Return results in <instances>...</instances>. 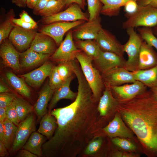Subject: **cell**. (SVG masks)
<instances>
[{
  "instance_id": "obj_54",
  "label": "cell",
  "mask_w": 157,
  "mask_h": 157,
  "mask_svg": "<svg viewBox=\"0 0 157 157\" xmlns=\"http://www.w3.org/2000/svg\"><path fill=\"white\" fill-rule=\"evenodd\" d=\"M6 118V108L0 107V122H3Z\"/></svg>"
},
{
  "instance_id": "obj_48",
  "label": "cell",
  "mask_w": 157,
  "mask_h": 157,
  "mask_svg": "<svg viewBox=\"0 0 157 157\" xmlns=\"http://www.w3.org/2000/svg\"><path fill=\"white\" fill-rule=\"evenodd\" d=\"M17 152L16 156L17 157H37L38 156L32 153L30 151L22 149L19 150Z\"/></svg>"
},
{
  "instance_id": "obj_7",
  "label": "cell",
  "mask_w": 157,
  "mask_h": 157,
  "mask_svg": "<svg viewBox=\"0 0 157 157\" xmlns=\"http://www.w3.org/2000/svg\"><path fill=\"white\" fill-rule=\"evenodd\" d=\"M80 50L74 43L71 29L67 32L64 40L50 58L52 60L59 63L71 61L76 59V55Z\"/></svg>"
},
{
  "instance_id": "obj_30",
  "label": "cell",
  "mask_w": 157,
  "mask_h": 157,
  "mask_svg": "<svg viewBox=\"0 0 157 157\" xmlns=\"http://www.w3.org/2000/svg\"><path fill=\"white\" fill-rule=\"evenodd\" d=\"M103 4L100 14L110 17L119 15L121 8L131 0H100Z\"/></svg>"
},
{
  "instance_id": "obj_45",
  "label": "cell",
  "mask_w": 157,
  "mask_h": 157,
  "mask_svg": "<svg viewBox=\"0 0 157 157\" xmlns=\"http://www.w3.org/2000/svg\"><path fill=\"white\" fill-rule=\"evenodd\" d=\"M75 3L78 4L82 10H84L85 7L86 5L85 0H66V7L69 6L73 3Z\"/></svg>"
},
{
  "instance_id": "obj_20",
  "label": "cell",
  "mask_w": 157,
  "mask_h": 157,
  "mask_svg": "<svg viewBox=\"0 0 157 157\" xmlns=\"http://www.w3.org/2000/svg\"><path fill=\"white\" fill-rule=\"evenodd\" d=\"M103 131L111 137L132 138L130 130L125 125L119 114H116L113 119L103 129Z\"/></svg>"
},
{
  "instance_id": "obj_9",
  "label": "cell",
  "mask_w": 157,
  "mask_h": 157,
  "mask_svg": "<svg viewBox=\"0 0 157 157\" xmlns=\"http://www.w3.org/2000/svg\"><path fill=\"white\" fill-rule=\"evenodd\" d=\"M101 74L105 86L110 87L131 83L136 81L133 72L124 67H114L102 72Z\"/></svg>"
},
{
  "instance_id": "obj_57",
  "label": "cell",
  "mask_w": 157,
  "mask_h": 157,
  "mask_svg": "<svg viewBox=\"0 0 157 157\" xmlns=\"http://www.w3.org/2000/svg\"><path fill=\"white\" fill-rule=\"evenodd\" d=\"M152 28L154 34L157 37V24L156 25Z\"/></svg>"
},
{
  "instance_id": "obj_8",
  "label": "cell",
  "mask_w": 157,
  "mask_h": 157,
  "mask_svg": "<svg viewBox=\"0 0 157 157\" xmlns=\"http://www.w3.org/2000/svg\"><path fill=\"white\" fill-rule=\"evenodd\" d=\"M77 4L74 3L64 10L56 14L43 17L42 22L46 25L58 22H74L79 20L89 21V15L82 10Z\"/></svg>"
},
{
  "instance_id": "obj_41",
  "label": "cell",
  "mask_w": 157,
  "mask_h": 157,
  "mask_svg": "<svg viewBox=\"0 0 157 157\" xmlns=\"http://www.w3.org/2000/svg\"><path fill=\"white\" fill-rule=\"evenodd\" d=\"M16 97L12 92L0 93V107L6 108L11 104Z\"/></svg>"
},
{
  "instance_id": "obj_43",
  "label": "cell",
  "mask_w": 157,
  "mask_h": 157,
  "mask_svg": "<svg viewBox=\"0 0 157 157\" xmlns=\"http://www.w3.org/2000/svg\"><path fill=\"white\" fill-rule=\"evenodd\" d=\"M138 7L137 0H131L128 1L124 6L125 16L126 17L135 13Z\"/></svg>"
},
{
  "instance_id": "obj_47",
  "label": "cell",
  "mask_w": 157,
  "mask_h": 157,
  "mask_svg": "<svg viewBox=\"0 0 157 157\" xmlns=\"http://www.w3.org/2000/svg\"><path fill=\"white\" fill-rule=\"evenodd\" d=\"M139 6L149 5L157 7V0H137Z\"/></svg>"
},
{
  "instance_id": "obj_2",
  "label": "cell",
  "mask_w": 157,
  "mask_h": 157,
  "mask_svg": "<svg viewBox=\"0 0 157 157\" xmlns=\"http://www.w3.org/2000/svg\"><path fill=\"white\" fill-rule=\"evenodd\" d=\"M116 109L150 154L157 155V99L150 90L118 101Z\"/></svg>"
},
{
  "instance_id": "obj_32",
  "label": "cell",
  "mask_w": 157,
  "mask_h": 157,
  "mask_svg": "<svg viewBox=\"0 0 157 157\" xmlns=\"http://www.w3.org/2000/svg\"><path fill=\"white\" fill-rule=\"evenodd\" d=\"M66 0H51L44 8L37 14L43 17H46L57 14L62 11L66 7Z\"/></svg>"
},
{
  "instance_id": "obj_36",
  "label": "cell",
  "mask_w": 157,
  "mask_h": 157,
  "mask_svg": "<svg viewBox=\"0 0 157 157\" xmlns=\"http://www.w3.org/2000/svg\"><path fill=\"white\" fill-rule=\"evenodd\" d=\"M72 61L60 63L56 66L59 76L64 82L74 74Z\"/></svg>"
},
{
  "instance_id": "obj_51",
  "label": "cell",
  "mask_w": 157,
  "mask_h": 157,
  "mask_svg": "<svg viewBox=\"0 0 157 157\" xmlns=\"http://www.w3.org/2000/svg\"><path fill=\"white\" fill-rule=\"evenodd\" d=\"M0 141L5 142V129L3 122H0Z\"/></svg>"
},
{
  "instance_id": "obj_14",
  "label": "cell",
  "mask_w": 157,
  "mask_h": 157,
  "mask_svg": "<svg viewBox=\"0 0 157 157\" xmlns=\"http://www.w3.org/2000/svg\"><path fill=\"white\" fill-rule=\"evenodd\" d=\"M147 88L141 82H135L121 85L110 87L113 93L118 101L127 100L132 99L147 90Z\"/></svg>"
},
{
  "instance_id": "obj_28",
  "label": "cell",
  "mask_w": 157,
  "mask_h": 157,
  "mask_svg": "<svg viewBox=\"0 0 157 157\" xmlns=\"http://www.w3.org/2000/svg\"><path fill=\"white\" fill-rule=\"evenodd\" d=\"M5 76L11 86L16 92L24 97L27 98L30 97V90L22 78L17 76L10 71L6 72Z\"/></svg>"
},
{
  "instance_id": "obj_34",
  "label": "cell",
  "mask_w": 157,
  "mask_h": 157,
  "mask_svg": "<svg viewBox=\"0 0 157 157\" xmlns=\"http://www.w3.org/2000/svg\"><path fill=\"white\" fill-rule=\"evenodd\" d=\"M15 14L13 9L10 10L0 25V43L9 36L15 26L13 22Z\"/></svg>"
},
{
  "instance_id": "obj_40",
  "label": "cell",
  "mask_w": 157,
  "mask_h": 157,
  "mask_svg": "<svg viewBox=\"0 0 157 157\" xmlns=\"http://www.w3.org/2000/svg\"><path fill=\"white\" fill-rule=\"evenodd\" d=\"M112 141L116 145L124 150H133L136 148L134 144L124 138L115 137L112 139Z\"/></svg>"
},
{
  "instance_id": "obj_18",
  "label": "cell",
  "mask_w": 157,
  "mask_h": 157,
  "mask_svg": "<svg viewBox=\"0 0 157 157\" xmlns=\"http://www.w3.org/2000/svg\"><path fill=\"white\" fill-rule=\"evenodd\" d=\"M56 43L49 36L37 33L29 48L37 52L51 55L56 51Z\"/></svg>"
},
{
  "instance_id": "obj_1",
  "label": "cell",
  "mask_w": 157,
  "mask_h": 157,
  "mask_svg": "<svg viewBox=\"0 0 157 157\" xmlns=\"http://www.w3.org/2000/svg\"><path fill=\"white\" fill-rule=\"evenodd\" d=\"M78 81L76 97L70 104L51 111L57 126L42 146V156L75 157L94 137L99 129L97 102L82 71H74Z\"/></svg>"
},
{
  "instance_id": "obj_25",
  "label": "cell",
  "mask_w": 157,
  "mask_h": 157,
  "mask_svg": "<svg viewBox=\"0 0 157 157\" xmlns=\"http://www.w3.org/2000/svg\"><path fill=\"white\" fill-rule=\"evenodd\" d=\"M136 80L150 88L157 86V65L149 69L132 72Z\"/></svg>"
},
{
  "instance_id": "obj_11",
  "label": "cell",
  "mask_w": 157,
  "mask_h": 157,
  "mask_svg": "<svg viewBox=\"0 0 157 157\" xmlns=\"http://www.w3.org/2000/svg\"><path fill=\"white\" fill-rule=\"evenodd\" d=\"M100 17L92 21H86L72 29L73 39L95 40L102 28Z\"/></svg>"
},
{
  "instance_id": "obj_55",
  "label": "cell",
  "mask_w": 157,
  "mask_h": 157,
  "mask_svg": "<svg viewBox=\"0 0 157 157\" xmlns=\"http://www.w3.org/2000/svg\"><path fill=\"white\" fill-rule=\"evenodd\" d=\"M11 91L7 86L4 84L2 82L0 83V93L11 92Z\"/></svg>"
},
{
  "instance_id": "obj_33",
  "label": "cell",
  "mask_w": 157,
  "mask_h": 157,
  "mask_svg": "<svg viewBox=\"0 0 157 157\" xmlns=\"http://www.w3.org/2000/svg\"><path fill=\"white\" fill-rule=\"evenodd\" d=\"M3 124L5 129L4 144L10 151L15 138L17 126L7 118L3 122Z\"/></svg>"
},
{
  "instance_id": "obj_29",
  "label": "cell",
  "mask_w": 157,
  "mask_h": 157,
  "mask_svg": "<svg viewBox=\"0 0 157 157\" xmlns=\"http://www.w3.org/2000/svg\"><path fill=\"white\" fill-rule=\"evenodd\" d=\"M74 41L78 49L91 57L93 60L99 57L101 50L95 40H75Z\"/></svg>"
},
{
  "instance_id": "obj_31",
  "label": "cell",
  "mask_w": 157,
  "mask_h": 157,
  "mask_svg": "<svg viewBox=\"0 0 157 157\" xmlns=\"http://www.w3.org/2000/svg\"><path fill=\"white\" fill-rule=\"evenodd\" d=\"M12 104L16 110L20 122L34 111L33 106L21 97L17 96Z\"/></svg>"
},
{
  "instance_id": "obj_12",
  "label": "cell",
  "mask_w": 157,
  "mask_h": 157,
  "mask_svg": "<svg viewBox=\"0 0 157 157\" xmlns=\"http://www.w3.org/2000/svg\"><path fill=\"white\" fill-rule=\"evenodd\" d=\"M95 40L101 51L113 52L124 57L123 45L108 31L102 28Z\"/></svg>"
},
{
  "instance_id": "obj_38",
  "label": "cell",
  "mask_w": 157,
  "mask_h": 157,
  "mask_svg": "<svg viewBox=\"0 0 157 157\" xmlns=\"http://www.w3.org/2000/svg\"><path fill=\"white\" fill-rule=\"evenodd\" d=\"M103 142L101 137L94 138L86 147L84 153L86 155L93 154L96 152L100 149Z\"/></svg>"
},
{
  "instance_id": "obj_19",
  "label": "cell",
  "mask_w": 157,
  "mask_h": 157,
  "mask_svg": "<svg viewBox=\"0 0 157 157\" xmlns=\"http://www.w3.org/2000/svg\"><path fill=\"white\" fill-rule=\"evenodd\" d=\"M156 65L157 52L144 41L140 50L136 70L148 69Z\"/></svg>"
},
{
  "instance_id": "obj_21",
  "label": "cell",
  "mask_w": 157,
  "mask_h": 157,
  "mask_svg": "<svg viewBox=\"0 0 157 157\" xmlns=\"http://www.w3.org/2000/svg\"><path fill=\"white\" fill-rule=\"evenodd\" d=\"M54 91L48 83L39 92L38 99L33 106L34 111L37 116L38 121L47 112L48 103Z\"/></svg>"
},
{
  "instance_id": "obj_37",
  "label": "cell",
  "mask_w": 157,
  "mask_h": 157,
  "mask_svg": "<svg viewBox=\"0 0 157 157\" xmlns=\"http://www.w3.org/2000/svg\"><path fill=\"white\" fill-rule=\"evenodd\" d=\"M89 21L93 20L99 17L103 6L100 0H87Z\"/></svg>"
},
{
  "instance_id": "obj_26",
  "label": "cell",
  "mask_w": 157,
  "mask_h": 157,
  "mask_svg": "<svg viewBox=\"0 0 157 157\" xmlns=\"http://www.w3.org/2000/svg\"><path fill=\"white\" fill-rule=\"evenodd\" d=\"M47 138L38 132H33L22 149L27 150L36 155L42 156V146Z\"/></svg>"
},
{
  "instance_id": "obj_22",
  "label": "cell",
  "mask_w": 157,
  "mask_h": 157,
  "mask_svg": "<svg viewBox=\"0 0 157 157\" xmlns=\"http://www.w3.org/2000/svg\"><path fill=\"white\" fill-rule=\"evenodd\" d=\"M73 78L72 75L62 85L55 90L49 104L48 111L51 112L59 101L62 99L74 100L77 93L70 89V83Z\"/></svg>"
},
{
  "instance_id": "obj_39",
  "label": "cell",
  "mask_w": 157,
  "mask_h": 157,
  "mask_svg": "<svg viewBox=\"0 0 157 157\" xmlns=\"http://www.w3.org/2000/svg\"><path fill=\"white\" fill-rule=\"evenodd\" d=\"M49 77V83L51 88L54 90L65 82L60 77L57 72L56 66H53Z\"/></svg>"
},
{
  "instance_id": "obj_52",
  "label": "cell",
  "mask_w": 157,
  "mask_h": 157,
  "mask_svg": "<svg viewBox=\"0 0 157 157\" xmlns=\"http://www.w3.org/2000/svg\"><path fill=\"white\" fill-rule=\"evenodd\" d=\"M13 3L19 7H25L26 6L27 0H11Z\"/></svg>"
},
{
  "instance_id": "obj_56",
  "label": "cell",
  "mask_w": 157,
  "mask_h": 157,
  "mask_svg": "<svg viewBox=\"0 0 157 157\" xmlns=\"http://www.w3.org/2000/svg\"><path fill=\"white\" fill-rule=\"evenodd\" d=\"M149 90L155 97L157 99V86L150 88Z\"/></svg>"
},
{
  "instance_id": "obj_10",
  "label": "cell",
  "mask_w": 157,
  "mask_h": 157,
  "mask_svg": "<svg viewBox=\"0 0 157 157\" xmlns=\"http://www.w3.org/2000/svg\"><path fill=\"white\" fill-rule=\"evenodd\" d=\"M85 22L83 20H79L71 22H56L44 26L40 29V32L49 36L57 44L60 45L66 32Z\"/></svg>"
},
{
  "instance_id": "obj_5",
  "label": "cell",
  "mask_w": 157,
  "mask_h": 157,
  "mask_svg": "<svg viewBox=\"0 0 157 157\" xmlns=\"http://www.w3.org/2000/svg\"><path fill=\"white\" fill-rule=\"evenodd\" d=\"M134 29L130 28L126 29L129 38L127 42L123 45L124 51L126 53L128 57L124 67L131 72L137 70L140 50L144 41Z\"/></svg>"
},
{
  "instance_id": "obj_42",
  "label": "cell",
  "mask_w": 157,
  "mask_h": 157,
  "mask_svg": "<svg viewBox=\"0 0 157 157\" xmlns=\"http://www.w3.org/2000/svg\"><path fill=\"white\" fill-rule=\"evenodd\" d=\"M5 108L6 118L17 126L19 123L20 122L17 112L13 104L12 103Z\"/></svg>"
},
{
  "instance_id": "obj_6",
  "label": "cell",
  "mask_w": 157,
  "mask_h": 157,
  "mask_svg": "<svg viewBox=\"0 0 157 157\" xmlns=\"http://www.w3.org/2000/svg\"><path fill=\"white\" fill-rule=\"evenodd\" d=\"M35 119L33 113L29 114L17 126L15 138L10 152L12 154L23 148L32 133L35 131Z\"/></svg>"
},
{
  "instance_id": "obj_53",
  "label": "cell",
  "mask_w": 157,
  "mask_h": 157,
  "mask_svg": "<svg viewBox=\"0 0 157 157\" xmlns=\"http://www.w3.org/2000/svg\"><path fill=\"white\" fill-rule=\"evenodd\" d=\"M38 0H27L26 6L29 8L33 9L35 7Z\"/></svg>"
},
{
  "instance_id": "obj_16",
  "label": "cell",
  "mask_w": 157,
  "mask_h": 157,
  "mask_svg": "<svg viewBox=\"0 0 157 157\" xmlns=\"http://www.w3.org/2000/svg\"><path fill=\"white\" fill-rule=\"evenodd\" d=\"M53 66L49 62H46L39 67L20 76L28 85L34 88L42 85L47 77L49 76Z\"/></svg>"
},
{
  "instance_id": "obj_17",
  "label": "cell",
  "mask_w": 157,
  "mask_h": 157,
  "mask_svg": "<svg viewBox=\"0 0 157 157\" xmlns=\"http://www.w3.org/2000/svg\"><path fill=\"white\" fill-rule=\"evenodd\" d=\"M94 61L102 73L116 67H125L126 61L124 57L113 52L102 51Z\"/></svg>"
},
{
  "instance_id": "obj_46",
  "label": "cell",
  "mask_w": 157,
  "mask_h": 157,
  "mask_svg": "<svg viewBox=\"0 0 157 157\" xmlns=\"http://www.w3.org/2000/svg\"><path fill=\"white\" fill-rule=\"evenodd\" d=\"M50 0H38L35 7L33 9V13H38L39 11L44 8Z\"/></svg>"
},
{
  "instance_id": "obj_35",
  "label": "cell",
  "mask_w": 157,
  "mask_h": 157,
  "mask_svg": "<svg viewBox=\"0 0 157 157\" xmlns=\"http://www.w3.org/2000/svg\"><path fill=\"white\" fill-rule=\"evenodd\" d=\"M138 33L148 45L157 50V37L154 34L152 28L147 27L138 28Z\"/></svg>"
},
{
  "instance_id": "obj_50",
  "label": "cell",
  "mask_w": 157,
  "mask_h": 157,
  "mask_svg": "<svg viewBox=\"0 0 157 157\" xmlns=\"http://www.w3.org/2000/svg\"><path fill=\"white\" fill-rule=\"evenodd\" d=\"M8 149L4 144L0 141V157H4L8 155Z\"/></svg>"
},
{
  "instance_id": "obj_23",
  "label": "cell",
  "mask_w": 157,
  "mask_h": 157,
  "mask_svg": "<svg viewBox=\"0 0 157 157\" xmlns=\"http://www.w3.org/2000/svg\"><path fill=\"white\" fill-rule=\"evenodd\" d=\"M50 55L37 52L29 48L20 53L19 63L21 68H29L37 65L47 60Z\"/></svg>"
},
{
  "instance_id": "obj_49",
  "label": "cell",
  "mask_w": 157,
  "mask_h": 157,
  "mask_svg": "<svg viewBox=\"0 0 157 157\" xmlns=\"http://www.w3.org/2000/svg\"><path fill=\"white\" fill-rule=\"evenodd\" d=\"M19 17L20 19L26 22L34 24H37V23L25 10H23L22 11L19 15Z\"/></svg>"
},
{
  "instance_id": "obj_3",
  "label": "cell",
  "mask_w": 157,
  "mask_h": 157,
  "mask_svg": "<svg viewBox=\"0 0 157 157\" xmlns=\"http://www.w3.org/2000/svg\"><path fill=\"white\" fill-rule=\"evenodd\" d=\"M76 59L79 63L81 70L97 101L101 96L105 85L101 74L92 64L93 59L81 50L77 53Z\"/></svg>"
},
{
  "instance_id": "obj_44",
  "label": "cell",
  "mask_w": 157,
  "mask_h": 157,
  "mask_svg": "<svg viewBox=\"0 0 157 157\" xmlns=\"http://www.w3.org/2000/svg\"><path fill=\"white\" fill-rule=\"evenodd\" d=\"M13 22L15 25L26 29L34 30L38 27L37 24H34L26 22L20 18L16 19L14 18L13 19Z\"/></svg>"
},
{
  "instance_id": "obj_27",
  "label": "cell",
  "mask_w": 157,
  "mask_h": 157,
  "mask_svg": "<svg viewBox=\"0 0 157 157\" xmlns=\"http://www.w3.org/2000/svg\"><path fill=\"white\" fill-rule=\"evenodd\" d=\"M57 126L56 119L51 112L48 111L41 119L38 131L49 140L53 137Z\"/></svg>"
},
{
  "instance_id": "obj_15",
  "label": "cell",
  "mask_w": 157,
  "mask_h": 157,
  "mask_svg": "<svg viewBox=\"0 0 157 157\" xmlns=\"http://www.w3.org/2000/svg\"><path fill=\"white\" fill-rule=\"evenodd\" d=\"M10 41L5 39L1 43L0 56L3 64L17 72L22 69L19 63L20 53L13 46Z\"/></svg>"
},
{
  "instance_id": "obj_24",
  "label": "cell",
  "mask_w": 157,
  "mask_h": 157,
  "mask_svg": "<svg viewBox=\"0 0 157 157\" xmlns=\"http://www.w3.org/2000/svg\"><path fill=\"white\" fill-rule=\"evenodd\" d=\"M118 103V101L113 96L110 87L105 86L97 105L99 116L106 115L112 109L116 108Z\"/></svg>"
},
{
  "instance_id": "obj_13",
  "label": "cell",
  "mask_w": 157,
  "mask_h": 157,
  "mask_svg": "<svg viewBox=\"0 0 157 157\" xmlns=\"http://www.w3.org/2000/svg\"><path fill=\"white\" fill-rule=\"evenodd\" d=\"M37 32L34 30L23 28L15 25L9 36L10 41L19 51L28 49Z\"/></svg>"
},
{
  "instance_id": "obj_4",
  "label": "cell",
  "mask_w": 157,
  "mask_h": 157,
  "mask_svg": "<svg viewBox=\"0 0 157 157\" xmlns=\"http://www.w3.org/2000/svg\"><path fill=\"white\" fill-rule=\"evenodd\" d=\"M122 27L126 29L141 27L153 28L157 24V7L149 5L139 6L137 10L126 17Z\"/></svg>"
}]
</instances>
